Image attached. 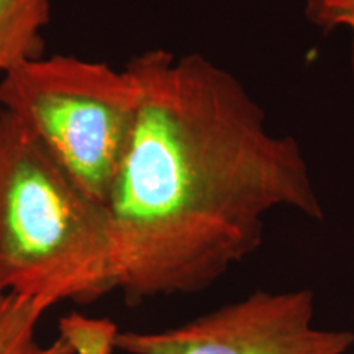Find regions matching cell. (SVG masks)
Segmentation results:
<instances>
[{
  "label": "cell",
  "mask_w": 354,
  "mask_h": 354,
  "mask_svg": "<svg viewBox=\"0 0 354 354\" xmlns=\"http://www.w3.org/2000/svg\"><path fill=\"white\" fill-rule=\"evenodd\" d=\"M305 15L325 33L343 32L349 39V68L354 77V0H307Z\"/></svg>",
  "instance_id": "obj_8"
},
{
  "label": "cell",
  "mask_w": 354,
  "mask_h": 354,
  "mask_svg": "<svg viewBox=\"0 0 354 354\" xmlns=\"http://www.w3.org/2000/svg\"><path fill=\"white\" fill-rule=\"evenodd\" d=\"M59 331L69 339L76 354H112L118 335L115 323L81 315L61 318Z\"/></svg>",
  "instance_id": "obj_7"
},
{
  "label": "cell",
  "mask_w": 354,
  "mask_h": 354,
  "mask_svg": "<svg viewBox=\"0 0 354 354\" xmlns=\"http://www.w3.org/2000/svg\"><path fill=\"white\" fill-rule=\"evenodd\" d=\"M138 105L127 68L76 56H38L0 77V110L10 113L100 207L125 153Z\"/></svg>",
  "instance_id": "obj_3"
},
{
  "label": "cell",
  "mask_w": 354,
  "mask_h": 354,
  "mask_svg": "<svg viewBox=\"0 0 354 354\" xmlns=\"http://www.w3.org/2000/svg\"><path fill=\"white\" fill-rule=\"evenodd\" d=\"M115 290L104 209L0 110V292L48 310Z\"/></svg>",
  "instance_id": "obj_2"
},
{
  "label": "cell",
  "mask_w": 354,
  "mask_h": 354,
  "mask_svg": "<svg viewBox=\"0 0 354 354\" xmlns=\"http://www.w3.org/2000/svg\"><path fill=\"white\" fill-rule=\"evenodd\" d=\"M51 0H0V77L17 64L43 56Z\"/></svg>",
  "instance_id": "obj_5"
},
{
  "label": "cell",
  "mask_w": 354,
  "mask_h": 354,
  "mask_svg": "<svg viewBox=\"0 0 354 354\" xmlns=\"http://www.w3.org/2000/svg\"><path fill=\"white\" fill-rule=\"evenodd\" d=\"M312 290L253 292L161 331H118L127 354H344L354 333L313 326Z\"/></svg>",
  "instance_id": "obj_4"
},
{
  "label": "cell",
  "mask_w": 354,
  "mask_h": 354,
  "mask_svg": "<svg viewBox=\"0 0 354 354\" xmlns=\"http://www.w3.org/2000/svg\"><path fill=\"white\" fill-rule=\"evenodd\" d=\"M125 68L138 105L102 209L128 304L209 289L258 250L274 210L323 220L302 146L271 130L233 73L162 48Z\"/></svg>",
  "instance_id": "obj_1"
},
{
  "label": "cell",
  "mask_w": 354,
  "mask_h": 354,
  "mask_svg": "<svg viewBox=\"0 0 354 354\" xmlns=\"http://www.w3.org/2000/svg\"><path fill=\"white\" fill-rule=\"evenodd\" d=\"M44 312L30 300L0 292V354H76L64 335L51 343L38 338Z\"/></svg>",
  "instance_id": "obj_6"
}]
</instances>
